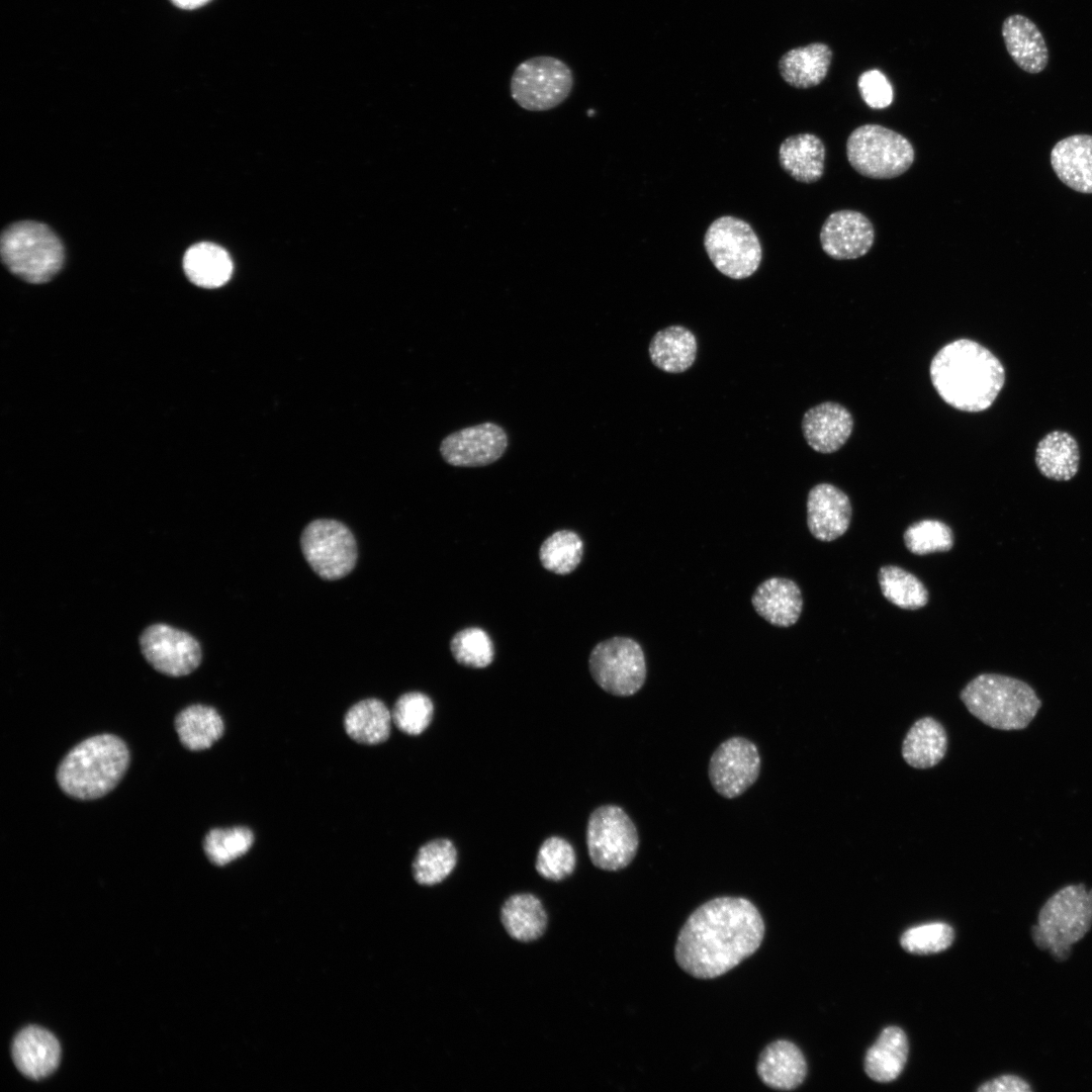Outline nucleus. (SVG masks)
<instances>
[{
	"label": "nucleus",
	"instance_id": "27",
	"mask_svg": "<svg viewBox=\"0 0 1092 1092\" xmlns=\"http://www.w3.org/2000/svg\"><path fill=\"white\" fill-rule=\"evenodd\" d=\"M698 344L694 333L684 326H669L652 337L648 353L651 362L668 373L687 371L695 362Z\"/></svg>",
	"mask_w": 1092,
	"mask_h": 1092
},
{
	"label": "nucleus",
	"instance_id": "16",
	"mask_svg": "<svg viewBox=\"0 0 1092 1092\" xmlns=\"http://www.w3.org/2000/svg\"><path fill=\"white\" fill-rule=\"evenodd\" d=\"M875 230L861 212L842 209L832 212L820 231L823 251L836 260H851L864 256L873 247Z\"/></svg>",
	"mask_w": 1092,
	"mask_h": 1092
},
{
	"label": "nucleus",
	"instance_id": "45",
	"mask_svg": "<svg viewBox=\"0 0 1092 1092\" xmlns=\"http://www.w3.org/2000/svg\"><path fill=\"white\" fill-rule=\"evenodd\" d=\"M210 0H171V2L182 9H195L203 6Z\"/></svg>",
	"mask_w": 1092,
	"mask_h": 1092
},
{
	"label": "nucleus",
	"instance_id": "32",
	"mask_svg": "<svg viewBox=\"0 0 1092 1092\" xmlns=\"http://www.w3.org/2000/svg\"><path fill=\"white\" fill-rule=\"evenodd\" d=\"M175 728L180 742L189 750L209 748L223 733V722L218 712L205 705H191L175 718Z\"/></svg>",
	"mask_w": 1092,
	"mask_h": 1092
},
{
	"label": "nucleus",
	"instance_id": "10",
	"mask_svg": "<svg viewBox=\"0 0 1092 1092\" xmlns=\"http://www.w3.org/2000/svg\"><path fill=\"white\" fill-rule=\"evenodd\" d=\"M589 672L608 694L629 697L646 680L647 667L641 645L630 637L615 636L599 642L588 658Z\"/></svg>",
	"mask_w": 1092,
	"mask_h": 1092
},
{
	"label": "nucleus",
	"instance_id": "35",
	"mask_svg": "<svg viewBox=\"0 0 1092 1092\" xmlns=\"http://www.w3.org/2000/svg\"><path fill=\"white\" fill-rule=\"evenodd\" d=\"M457 863V850L453 842L438 838L420 847L414 862L413 874L417 883L434 886L443 882Z\"/></svg>",
	"mask_w": 1092,
	"mask_h": 1092
},
{
	"label": "nucleus",
	"instance_id": "23",
	"mask_svg": "<svg viewBox=\"0 0 1092 1092\" xmlns=\"http://www.w3.org/2000/svg\"><path fill=\"white\" fill-rule=\"evenodd\" d=\"M1058 178L1081 193H1092V135L1074 134L1058 142L1051 152Z\"/></svg>",
	"mask_w": 1092,
	"mask_h": 1092
},
{
	"label": "nucleus",
	"instance_id": "30",
	"mask_svg": "<svg viewBox=\"0 0 1092 1092\" xmlns=\"http://www.w3.org/2000/svg\"><path fill=\"white\" fill-rule=\"evenodd\" d=\"M500 920L507 933L521 942L540 938L548 924L541 901L529 893L511 896L502 906Z\"/></svg>",
	"mask_w": 1092,
	"mask_h": 1092
},
{
	"label": "nucleus",
	"instance_id": "33",
	"mask_svg": "<svg viewBox=\"0 0 1092 1092\" xmlns=\"http://www.w3.org/2000/svg\"><path fill=\"white\" fill-rule=\"evenodd\" d=\"M391 713L378 699H366L352 706L345 715L347 734L363 744H378L390 733Z\"/></svg>",
	"mask_w": 1092,
	"mask_h": 1092
},
{
	"label": "nucleus",
	"instance_id": "3",
	"mask_svg": "<svg viewBox=\"0 0 1092 1092\" xmlns=\"http://www.w3.org/2000/svg\"><path fill=\"white\" fill-rule=\"evenodd\" d=\"M129 751L119 737L100 734L74 746L60 762L57 782L68 796L94 800L112 791L123 778Z\"/></svg>",
	"mask_w": 1092,
	"mask_h": 1092
},
{
	"label": "nucleus",
	"instance_id": "43",
	"mask_svg": "<svg viewBox=\"0 0 1092 1092\" xmlns=\"http://www.w3.org/2000/svg\"><path fill=\"white\" fill-rule=\"evenodd\" d=\"M862 100L874 109L888 107L893 101V89L887 77L879 70L863 72L857 81Z\"/></svg>",
	"mask_w": 1092,
	"mask_h": 1092
},
{
	"label": "nucleus",
	"instance_id": "21",
	"mask_svg": "<svg viewBox=\"0 0 1092 1092\" xmlns=\"http://www.w3.org/2000/svg\"><path fill=\"white\" fill-rule=\"evenodd\" d=\"M61 1049L49 1031L29 1026L22 1029L12 1042V1059L26 1077L39 1080L52 1074L59 1065Z\"/></svg>",
	"mask_w": 1092,
	"mask_h": 1092
},
{
	"label": "nucleus",
	"instance_id": "9",
	"mask_svg": "<svg viewBox=\"0 0 1092 1092\" xmlns=\"http://www.w3.org/2000/svg\"><path fill=\"white\" fill-rule=\"evenodd\" d=\"M586 846L595 867L616 872L628 867L636 856L639 834L634 822L622 807L603 805L589 815Z\"/></svg>",
	"mask_w": 1092,
	"mask_h": 1092
},
{
	"label": "nucleus",
	"instance_id": "31",
	"mask_svg": "<svg viewBox=\"0 0 1092 1092\" xmlns=\"http://www.w3.org/2000/svg\"><path fill=\"white\" fill-rule=\"evenodd\" d=\"M183 269L193 284L203 288H217L230 280L233 263L228 252L221 247L212 243H198L186 251Z\"/></svg>",
	"mask_w": 1092,
	"mask_h": 1092
},
{
	"label": "nucleus",
	"instance_id": "15",
	"mask_svg": "<svg viewBox=\"0 0 1092 1092\" xmlns=\"http://www.w3.org/2000/svg\"><path fill=\"white\" fill-rule=\"evenodd\" d=\"M509 445L508 434L492 422L463 428L445 437L440 453L446 463L457 467H480L497 461Z\"/></svg>",
	"mask_w": 1092,
	"mask_h": 1092
},
{
	"label": "nucleus",
	"instance_id": "40",
	"mask_svg": "<svg viewBox=\"0 0 1092 1092\" xmlns=\"http://www.w3.org/2000/svg\"><path fill=\"white\" fill-rule=\"evenodd\" d=\"M576 863L572 845L562 837L551 836L541 844L535 868L546 880L561 881L570 876Z\"/></svg>",
	"mask_w": 1092,
	"mask_h": 1092
},
{
	"label": "nucleus",
	"instance_id": "13",
	"mask_svg": "<svg viewBox=\"0 0 1092 1092\" xmlns=\"http://www.w3.org/2000/svg\"><path fill=\"white\" fill-rule=\"evenodd\" d=\"M760 766L757 746L748 738L733 736L720 743L712 753L708 776L720 796L734 799L757 781Z\"/></svg>",
	"mask_w": 1092,
	"mask_h": 1092
},
{
	"label": "nucleus",
	"instance_id": "38",
	"mask_svg": "<svg viewBox=\"0 0 1092 1092\" xmlns=\"http://www.w3.org/2000/svg\"><path fill=\"white\" fill-rule=\"evenodd\" d=\"M903 538L906 548L915 555L947 552L954 542L950 527L934 519H924L911 524Z\"/></svg>",
	"mask_w": 1092,
	"mask_h": 1092
},
{
	"label": "nucleus",
	"instance_id": "36",
	"mask_svg": "<svg viewBox=\"0 0 1092 1092\" xmlns=\"http://www.w3.org/2000/svg\"><path fill=\"white\" fill-rule=\"evenodd\" d=\"M582 555L583 542L578 534L571 530L552 533L539 549L542 566L560 575L572 572L580 563Z\"/></svg>",
	"mask_w": 1092,
	"mask_h": 1092
},
{
	"label": "nucleus",
	"instance_id": "44",
	"mask_svg": "<svg viewBox=\"0 0 1092 1092\" xmlns=\"http://www.w3.org/2000/svg\"><path fill=\"white\" fill-rule=\"evenodd\" d=\"M980 1092H1029L1032 1091L1030 1084L1016 1075H1003L982 1084Z\"/></svg>",
	"mask_w": 1092,
	"mask_h": 1092
},
{
	"label": "nucleus",
	"instance_id": "8",
	"mask_svg": "<svg viewBox=\"0 0 1092 1092\" xmlns=\"http://www.w3.org/2000/svg\"><path fill=\"white\" fill-rule=\"evenodd\" d=\"M574 84L571 69L562 60L537 56L520 63L511 78L515 102L528 111H547L564 102Z\"/></svg>",
	"mask_w": 1092,
	"mask_h": 1092
},
{
	"label": "nucleus",
	"instance_id": "39",
	"mask_svg": "<svg viewBox=\"0 0 1092 1092\" xmlns=\"http://www.w3.org/2000/svg\"><path fill=\"white\" fill-rule=\"evenodd\" d=\"M450 650L459 664L472 668L486 667L494 657L491 638L478 627L458 631L450 641Z\"/></svg>",
	"mask_w": 1092,
	"mask_h": 1092
},
{
	"label": "nucleus",
	"instance_id": "19",
	"mask_svg": "<svg viewBox=\"0 0 1092 1092\" xmlns=\"http://www.w3.org/2000/svg\"><path fill=\"white\" fill-rule=\"evenodd\" d=\"M755 612L770 625L787 628L799 620L803 598L799 585L787 577H769L755 588L751 598Z\"/></svg>",
	"mask_w": 1092,
	"mask_h": 1092
},
{
	"label": "nucleus",
	"instance_id": "4",
	"mask_svg": "<svg viewBox=\"0 0 1092 1092\" xmlns=\"http://www.w3.org/2000/svg\"><path fill=\"white\" fill-rule=\"evenodd\" d=\"M968 711L998 730L1026 728L1041 707L1035 691L1025 681L999 673H981L961 691Z\"/></svg>",
	"mask_w": 1092,
	"mask_h": 1092
},
{
	"label": "nucleus",
	"instance_id": "34",
	"mask_svg": "<svg viewBox=\"0 0 1092 1092\" xmlns=\"http://www.w3.org/2000/svg\"><path fill=\"white\" fill-rule=\"evenodd\" d=\"M878 581L886 600L900 609L918 610L928 603L929 594L923 582L897 565L882 566Z\"/></svg>",
	"mask_w": 1092,
	"mask_h": 1092
},
{
	"label": "nucleus",
	"instance_id": "7",
	"mask_svg": "<svg viewBox=\"0 0 1092 1092\" xmlns=\"http://www.w3.org/2000/svg\"><path fill=\"white\" fill-rule=\"evenodd\" d=\"M850 166L860 175L891 179L905 173L913 164L912 144L901 133L880 124L856 127L846 142Z\"/></svg>",
	"mask_w": 1092,
	"mask_h": 1092
},
{
	"label": "nucleus",
	"instance_id": "28",
	"mask_svg": "<svg viewBox=\"0 0 1092 1092\" xmlns=\"http://www.w3.org/2000/svg\"><path fill=\"white\" fill-rule=\"evenodd\" d=\"M1034 459L1044 477L1067 481L1079 470L1080 450L1071 434L1057 430L1050 432L1038 442Z\"/></svg>",
	"mask_w": 1092,
	"mask_h": 1092
},
{
	"label": "nucleus",
	"instance_id": "14",
	"mask_svg": "<svg viewBox=\"0 0 1092 1092\" xmlns=\"http://www.w3.org/2000/svg\"><path fill=\"white\" fill-rule=\"evenodd\" d=\"M145 659L159 672L169 676H184L200 664L199 642L188 632L166 624L147 627L140 636Z\"/></svg>",
	"mask_w": 1092,
	"mask_h": 1092
},
{
	"label": "nucleus",
	"instance_id": "18",
	"mask_svg": "<svg viewBox=\"0 0 1092 1092\" xmlns=\"http://www.w3.org/2000/svg\"><path fill=\"white\" fill-rule=\"evenodd\" d=\"M853 429L851 414L843 405L827 401L809 408L802 420L807 444L820 453H833L848 440Z\"/></svg>",
	"mask_w": 1092,
	"mask_h": 1092
},
{
	"label": "nucleus",
	"instance_id": "20",
	"mask_svg": "<svg viewBox=\"0 0 1092 1092\" xmlns=\"http://www.w3.org/2000/svg\"><path fill=\"white\" fill-rule=\"evenodd\" d=\"M756 1071L761 1082L775 1090L799 1087L806 1078L807 1064L800 1049L785 1039L766 1045L759 1055Z\"/></svg>",
	"mask_w": 1092,
	"mask_h": 1092
},
{
	"label": "nucleus",
	"instance_id": "42",
	"mask_svg": "<svg viewBox=\"0 0 1092 1092\" xmlns=\"http://www.w3.org/2000/svg\"><path fill=\"white\" fill-rule=\"evenodd\" d=\"M953 941V929L943 922L926 923L907 929L900 938L911 953L928 954L946 949Z\"/></svg>",
	"mask_w": 1092,
	"mask_h": 1092
},
{
	"label": "nucleus",
	"instance_id": "11",
	"mask_svg": "<svg viewBox=\"0 0 1092 1092\" xmlns=\"http://www.w3.org/2000/svg\"><path fill=\"white\" fill-rule=\"evenodd\" d=\"M704 246L716 269L732 279L754 274L762 258L759 239L750 224L731 215L718 217L710 224Z\"/></svg>",
	"mask_w": 1092,
	"mask_h": 1092
},
{
	"label": "nucleus",
	"instance_id": "41",
	"mask_svg": "<svg viewBox=\"0 0 1092 1092\" xmlns=\"http://www.w3.org/2000/svg\"><path fill=\"white\" fill-rule=\"evenodd\" d=\"M434 714L432 700L421 692L401 695L394 704L391 717L403 733L419 735L430 725Z\"/></svg>",
	"mask_w": 1092,
	"mask_h": 1092
},
{
	"label": "nucleus",
	"instance_id": "6",
	"mask_svg": "<svg viewBox=\"0 0 1092 1092\" xmlns=\"http://www.w3.org/2000/svg\"><path fill=\"white\" fill-rule=\"evenodd\" d=\"M1 258L6 268L29 283L50 281L64 264V247L46 224L22 220L1 235Z\"/></svg>",
	"mask_w": 1092,
	"mask_h": 1092
},
{
	"label": "nucleus",
	"instance_id": "5",
	"mask_svg": "<svg viewBox=\"0 0 1092 1092\" xmlns=\"http://www.w3.org/2000/svg\"><path fill=\"white\" fill-rule=\"evenodd\" d=\"M1091 926L1092 889L1086 890L1083 883L1068 885L1042 905L1037 924L1031 927V937L1039 949L1049 950L1055 960L1063 962Z\"/></svg>",
	"mask_w": 1092,
	"mask_h": 1092
},
{
	"label": "nucleus",
	"instance_id": "37",
	"mask_svg": "<svg viewBox=\"0 0 1092 1092\" xmlns=\"http://www.w3.org/2000/svg\"><path fill=\"white\" fill-rule=\"evenodd\" d=\"M253 842V832L247 827L214 828L205 835L203 849L209 861L224 866L244 855Z\"/></svg>",
	"mask_w": 1092,
	"mask_h": 1092
},
{
	"label": "nucleus",
	"instance_id": "25",
	"mask_svg": "<svg viewBox=\"0 0 1092 1092\" xmlns=\"http://www.w3.org/2000/svg\"><path fill=\"white\" fill-rule=\"evenodd\" d=\"M832 61L831 49L813 42L787 52L779 61L782 78L792 87L807 89L819 85L827 76Z\"/></svg>",
	"mask_w": 1092,
	"mask_h": 1092
},
{
	"label": "nucleus",
	"instance_id": "1",
	"mask_svg": "<svg viewBox=\"0 0 1092 1092\" xmlns=\"http://www.w3.org/2000/svg\"><path fill=\"white\" fill-rule=\"evenodd\" d=\"M764 922L748 899L717 897L698 907L677 935L674 958L698 979L720 977L760 946Z\"/></svg>",
	"mask_w": 1092,
	"mask_h": 1092
},
{
	"label": "nucleus",
	"instance_id": "29",
	"mask_svg": "<svg viewBox=\"0 0 1092 1092\" xmlns=\"http://www.w3.org/2000/svg\"><path fill=\"white\" fill-rule=\"evenodd\" d=\"M907 1056L908 1039L905 1032L900 1027L888 1026L868 1050L864 1071L877 1082H891L903 1071Z\"/></svg>",
	"mask_w": 1092,
	"mask_h": 1092
},
{
	"label": "nucleus",
	"instance_id": "22",
	"mask_svg": "<svg viewBox=\"0 0 1092 1092\" xmlns=\"http://www.w3.org/2000/svg\"><path fill=\"white\" fill-rule=\"evenodd\" d=\"M1002 36L1008 54L1020 69L1030 74L1045 69L1048 47L1040 30L1029 18L1021 14L1008 16L1002 24Z\"/></svg>",
	"mask_w": 1092,
	"mask_h": 1092
},
{
	"label": "nucleus",
	"instance_id": "12",
	"mask_svg": "<svg viewBox=\"0 0 1092 1092\" xmlns=\"http://www.w3.org/2000/svg\"><path fill=\"white\" fill-rule=\"evenodd\" d=\"M300 546L313 571L327 580L346 576L357 561L352 532L336 520L318 519L309 523L301 534Z\"/></svg>",
	"mask_w": 1092,
	"mask_h": 1092
},
{
	"label": "nucleus",
	"instance_id": "2",
	"mask_svg": "<svg viewBox=\"0 0 1092 1092\" xmlns=\"http://www.w3.org/2000/svg\"><path fill=\"white\" fill-rule=\"evenodd\" d=\"M938 395L950 406L969 413L989 408L1005 383L1000 360L986 347L959 339L942 347L930 364Z\"/></svg>",
	"mask_w": 1092,
	"mask_h": 1092
},
{
	"label": "nucleus",
	"instance_id": "17",
	"mask_svg": "<svg viewBox=\"0 0 1092 1092\" xmlns=\"http://www.w3.org/2000/svg\"><path fill=\"white\" fill-rule=\"evenodd\" d=\"M852 508L847 494L830 483L813 486L807 497V526L817 540L830 542L848 529Z\"/></svg>",
	"mask_w": 1092,
	"mask_h": 1092
},
{
	"label": "nucleus",
	"instance_id": "26",
	"mask_svg": "<svg viewBox=\"0 0 1092 1092\" xmlns=\"http://www.w3.org/2000/svg\"><path fill=\"white\" fill-rule=\"evenodd\" d=\"M947 734L942 724L926 716L909 728L902 742V756L914 768L935 766L945 756Z\"/></svg>",
	"mask_w": 1092,
	"mask_h": 1092
},
{
	"label": "nucleus",
	"instance_id": "24",
	"mask_svg": "<svg viewBox=\"0 0 1092 1092\" xmlns=\"http://www.w3.org/2000/svg\"><path fill=\"white\" fill-rule=\"evenodd\" d=\"M781 167L796 181L814 183L824 172L825 146L813 133H799L785 139L779 149Z\"/></svg>",
	"mask_w": 1092,
	"mask_h": 1092
}]
</instances>
